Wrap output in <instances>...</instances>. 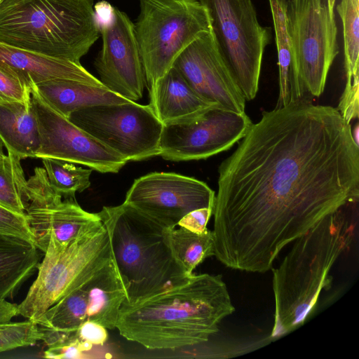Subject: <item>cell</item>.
<instances>
[{
  "mask_svg": "<svg viewBox=\"0 0 359 359\" xmlns=\"http://www.w3.org/2000/svg\"><path fill=\"white\" fill-rule=\"evenodd\" d=\"M40 257L32 241L0 233V299L18 292L37 270Z\"/></svg>",
  "mask_w": 359,
  "mask_h": 359,
  "instance_id": "22",
  "label": "cell"
},
{
  "mask_svg": "<svg viewBox=\"0 0 359 359\" xmlns=\"http://www.w3.org/2000/svg\"><path fill=\"white\" fill-rule=\"evenodd\" d=\"M213 213V209L203 208L191 211L184 215L177 226L194 233H202L207 229L208 222Z\"/></svg>",
  "mask_w": 359,
  "mask_h": 359,
  "instance_id": "31",
  "label": "cell"
},
{
  "mask_svg": "<svg viewBox=\"0 0 359 359\" xmlns=\"http://www.w3.org/2000/svg\"><path fill=\"white\" fill-rule=\"evenodd\" d=\"M4 146V143L1 140V139L0 138V156L4 154V151H3Z\"/></svg>",
  "mask_w": 359,
  "mask_h": 359,
  "instance_id": "36",
  "label": "cell"
},
{
  "mask_svg": "<svg viewBox=\"0 0 359 359\" xmlns=\"http://www.w3.org/2000/svg\"><path fill=\"white\" fill-rule=\"evenodd\" d=\"M100 33L101 49L93 62L99 80L126 99L140 100L147 83L134 23L126 13L111 7L108 18L100 21Z\"/></svg>",
  "mask_w": 359,
  "mask_h": 359,
  "instance_id": "14",
  "label": "cell"
},
{
  "mask_svg": "<svg viewBox=\"0 0 359 359\" xmlns=\"http://www.w3.org/2000/svg\"><path fill=\"white\" fill-rule=\"evenodd\" d=\"M215 200V191L204 182L175 172H154L134 181L124 202L173 229L191 211L213 209Z\"/></svg>",
  "mask_w": 359,
  "mask_h": 359,
  "instance_id": "13",
  "label": "cell"
},
{
  "mask_svg": "<svg viewBox=\"0 0 359 359\" xmlns=\"http://www.w3.org/2000/svg\"><path fill=\"white\" fill-rule=\"evenodd\" d=\"M337 11L342 24L346 85L337 109L350 122L359 115V0H340Z\"/></svg>",
  "mask_w": 359,
  "mask_h": 359,
  "instance_id": "19",
  "label": "cell"
},
{
  "mask_svg": "<svg viewBox=\"0 0 359 359\" xmlns=\"http://www.w3.org/2000/svg\"><path fill=\"white\" fill-rule=\"evenodd\" d=\"M21 158L11 153L0 156V205L15 212L25 215L27 180Z\"/></svg>",
  "mask_w": 359,
  "mask_h": 359,
  "instance_id": "25",
  "label": "cell"
},
{
  "mask_svg": "<svg viewBox=\"0 0 359 359\" xmlns=\"http://www.w3.org/2000/svg\"><path fill=\"white\" fill-rule=\"evenodd\" d=\"M336 0H327V6L330 11H334Z\"/></svg>",
  "mask_w": 359,
  "mask_h": 359,
  "instance_id": "35",
  "label": "cell"
},
{
  "mask_svg": "<svg viewBox=\"0 0 359 359\" xmlns=\"http://www.w3.org/2000/svg\"><path fill=\"white\" fill-rule=\"evenodd\" d=\"M31 99V89L14 74L0 67V102H25Z\"/></svg>",
  "mask_w": 359,
  "mask_h": 359,
  "instance_id": "28",
  "label": "cell"
},
{
  "mask_svg": "<svg viewBox=\"0 0 359 359\" xmlns=\"http://www.w3.org/2000/svg\"><path fill=\"white\" fill-rule=\"evenodd\" d=\"M0 138L8 153L21 159L36 157L40 134L31 99L25 102H0Z\"/></svg>",
  "mask_w": 359,
  "mask_h": 359,
  "instance_id": "21",
  "label": "cell"
},
{
  "mask_svg": "<svg viewBox=\"0 0 359 359\" xmlns=\"http://www.w3.org/2000/svg\"><path fill=\"white\" fill-rule=\"evenodd\" d=\"M234 311L221 275L193 273L185 283L139 302H123L116 328L148 349L175 350L206 342Z\"/></svg>",
  "mask_w": 359,
  "mask_h": 359,
  "instance_id": "2",
  "label": "cell"
},
{
  "mask_svg": "<svg viewBox=\"0 0 359 359\" xmlns=\"http://www.w3.org/2000/svg\"><path fill=\"white\" fill-rule=\"evenodd\" d=\"M358 133H359V127H358V125L356 124L355 127L353 128V130H352V135H353V137L355 142L357 144H358V137H359Z\"/></svg>",
  "mask_w": 359,
  "mask_h": 359,
  "instance_id": "34",
  "label": "cell"
},
{
  "mask_svg": "<svg viewBox=\"0 0 359 359\" xmlns=\"http://www.w3.org/2000/svg\"><path fill=\"white\" fill-rule=\"evenodd\" d=\"M173 67L205 100L224 109L245 113L246 100L219 51L212 30L186 48Z\"/></svg>",
  "mask_w": 359,
  "mask_h": 359,
  "instance_id": "15",
  "label": "cell"
},
{
  "mask_svg": "<svg viewBox=\"0 0 359 359\" xmlns=\"http://www.w3.org/2000/svg\"><path fill=\"white\" fill-rule=\"evenodd\" d=\"M31 101L40 134L35 158L62 159L102 173H116L128 163L55 111L32 88Z\"/></svg>",
  "mask_w": 359,
  "mask_h": 359,
  "instance_id": "11",
  "label": "cell"
},
{
  "mask_svg": "<svg viewBox=\"0 0 359 359\" xmlns=\"http://www.w3.org/2000/svg\"><path fill=\"white\" fill-rule=\"evenodd\" d=\"M268 1L275 29L279 71V95L276 107H282L306 99L297 84L292 67L287 16L289 0Z\"/></svg>",
  "mask_w": 359,
  "mask_h": 359,
  "instance_id": "23",
  "label": "cell"
},
{
  "mask_svg": "<svg viewBox=\"0 0 359 359\" xmlns=\"http://www.w3.org/2000/svg\"><path fill=\"white\" fill-rule=\"evenodd\" d=\"M43 336L39 325L29 319L0 325V352L33 346Z\"/></svg>",
  "mask_w": 359,
  "mask_h": 359,
  "instance_id": "27",
  "label": "cell"
},
{
  "mask_svg": "<svg viewBox=\"0 0 359 359\" xmlns=\"http://www.w3.org/2000/svg\"><path fill=\"white\" fill-rule=\"evenodd\" d=\"M100 36L93 0H0V43L81 63Z\"/></svg>",
  "mask_w": 359,
  "mask_h": 359,
  "instance_id": "5",
  "label": "cell"
},
{
  "mask_svg": "<svg viewBox=\"0 0 359 359\" xmlns=\"http://www.w3.org/2000/svg\"><path fill=\"white\" fill-rule=\"evenodd\" d=\"M169 241L173 255L188 276L206 258L215 255L212 231L194 233L182 227L170 229Z\"/></svg>",
  "mask_w": 359,
  "mask_h": 359,
  "instance_id": "24",
  "label": "cell"
},
{
  "mask_svg": "<svg viewBox=\"0 0 359 359\" xmlns=\"http://www.w3.org/2000/svg\"><path fill=\"white\" fill-rule=\"evenodd\" d=\"M149 90V105L163 126L187 123L222 108L198 95L174 67Z\"/></svg>",
  "mask_w": 359,
  "mask_h": 359,
  "instance_id": "18",
  "label": "cell"
},
{
  "mask_svg": "<svg viewBox=\"0 0 359 359\" xmlns=\"http://www.w3.org/2000/svg\"><path fill=\"white\" fill-rule=\"evenodd\" d=\"M199 1L208 12L223 60L245 100H253L271 29L259 24L252 0Z\"/></svg>",
  "mask_w": 359,
  "mask_h": 359,
  "instance_id": "8",
  "label": "cell"
},
{
  "mask_svg": "<svg viewBox=\"0 0 359 359\" xmlns=\"http://www.w3.org/2000/svg\"><path fill=\"white\" fill-rule=\"evenodd\" d=\"M43 165L52 189L62 197L74 198L90 186L93 170L75 165L74 163L53 158H42Z\"/></svg>",
  "mask_w": 359,
  "mask_h": 359,
  "instance_id": "26",
  "label": "cell"
},
{
  "mask_svg": "<svg viewBox=\"0 0 359 359\" xmlns=\"http://www.w3.org/2000/svg\"><path fill=\"white\" fill-rule=\"evenodd\" d=\"M135 33L148 88L172 67L192 42L211 31L199 0H139Z\"/></svg>",
  "mask_w": 359,
  "mask_h": 359,
  "instance_id": "7",
  "label": "cell"
},
{
  "mask_svg": "<svg viewBox=\"0 0 359 359\" xmlns=\"http://www.w3.org/2000/svg\"><path fill=\"white\" fill-rule=\"evenodd\" d=\"M358 202L327 216L293 241L291 250L272 269L275 301L270 338L302 325L313 312L323 290L330 287V271L357 234Z\"/></svg>",
  "mask_w": 359,
  "mask_h": 359,
  "instance_id": "3",
  "label": "cell"
},
{
  "mask_svg": "<svg viewBox=\"0 0 359 359\" xmlns=\"http://www.w3.org/2000/svg\"><path fill=\"white\" fill-rule=\"evenodd\" d=\"M97 214L109 235L123 302L135 304L188 280L190 276L173 255L170 229L126 202L104 206Z\"/></svg>",
  "mask_w": 359,
  "mask_h": 359,
  "instance_id": "4",
  "label": "cell"
},
{
  "mask_svg": "<svg viewBox=\"0 0 359 359\" xmlns=\"http://www.w3.org/2000/svg\"><path fill=\"white\" fill-rule=\"evenodd\" d=\"M128 162L159 155L163 123L149 104L130 101L86 107L68 118Z\"/></svg>",
  "mask_w": 359,
  "mask_h": 359,
  "instance_id": "10",
  "label": "cell"
},
{
  "mask_svg": "<svg viewBox=\"0 0 359 359\" xmlns=\"http://www.w3.org/2000/svg\"><path fill=\"white\" fill-rule=\"evenodd\" d=\"M93 345L78 338L62 344L48 347L43 357L46 358H80Z\"/></svg>",
  "mask_w": 359,
  "mask_h": 359,
  "instance_id": "30",
  "label": "cell"
},
{
  "mask_svg": "<svg viewBox=\"0 0 359 359\" xmlns=\"http://www.w3.org/2000/svg\"><path fill=\"white\" fill-rule=\"evenodd\" d=\"M18 314L36 321L61 299L113 260L109 235L101 218L92 222L67 245L48 248Z\"/></svg>",
  "mask_w": 359,
  "mask_h": 359,
  "instance_id": "6",
  "label": "cell"
},
{
  "mask_svg": "<svg viewBox=\"0 0 359 359\" xmlns=\"http://www.w3.org/2000/svg\"><path fill=\"white\" fill-rule=\"evenodd\" d=\"M220 164L215 255L265 273L285 247L358 202L359 144L336 107L301 100L262 112Z\"/></svg>",
  "mask_w": 359,
  "mask_h": 359,
  "instance_id": "1",
  "label": "cell"
},
{
  "mask_svg": "<svg viewBox=\"0 0 359 359\" xmlns=\"http://www.w3.org/2000/svg\"><path fill=\"white\" fill-rule=\"evenodd\" d=\"M252 124L245 112L211 109L191 121L163 126L158 156L171 161L206 159L229 149Z\"/></svg>",
  "mask_w": 359,
  "mask_h": 359,
  "instance_id": "12",
  "label": "cell"
},
{
  "mask_svg": "<svg viewBox=\"0 0 359 359\" xmlns=\"http://www.w3.org/2000/svg\"><path fill=\"white\" fill-rule=\"evenodd\" d=\"M32 88L52 108L67 118L73 112L86 107L131 101L104 86L76 81L53 80L36 84Z\"/></svg>",
  "mask_w": 359,
  "mask_h": 359,
  "instance_id": "20",
  "label": "cell"
},
{
  "mask_svg": "<svg viewBox=\"0 0 359 359\" xmlns=\"http://www.w3.org/2000/svg\"><path fill=\"white\" fill-rule=\"evenodd\" d=\"M0 233L24 238L34 243L33 235L26 215L15 212L1 205Z\"/></svg>",
  "mask_w": 359,
  "mask_h": 359,
  "instance_id": "29",
  "label": "cell"
},
{
  "mask_svg": "<svg viewBox=\"0 0 359 359\" xmlns=\"http://www.w3.org/2000/svg\"><path fill=\"white\" fill-rule=\"evenodd\" d=\"M287 16L294 76L310 100L323 93L339 53L334 13L327 0H289Z\"/></svg>",
  "mask_w": 359,
  "mask_h": 359,
  "instance_id": "9",
  "label": "cell"
},
{
  "mask_svg": "<svg viewBox=\"0 0 359 359\" xmlns=\"http://www.w3.org/2000/svg\"><path fill=\"white\" fill-rule=\"evenodd\" d=\"M18 315V304L0 299V325L11 323Z\"/></svg>",
  "mask_w": 359,
  "mask_h": 359,
  "instance_id": "33",
  "label": "cell"
},
{
  "mask_svg": "<svg viewBox=\"0 0 359 359\" xmlns=\"http://www.w3.org/2000/svg\"><path fill=\"white\" fill-rule=\"evenodd\" d=\"M76 337L93 346H102L106 342L108 333L107 328L102 325L93 321H86L78 328Z\"/></svg>",
  "mask_w": 359,
  "mask_h": 359,
  "instance_id": "32",
  "label": "cell"
},
{
  "mask_svg": "<svg viewBox=\"0 0 359 359\" xmlns=\"http://www.w3.org/2000/svg\"><path fill=\"white\" fill-rule=\"evenodd\" d=\"M125 299V290L112 260L61 299L59 304L62 318L73 331L86 321L114 330Z\"/></svg>",
  "mask_w": 359,
  "mask_h": 359,
  "instance_id": "16",
  "label": "cell"
},
{
  "mask_svg": "<svg viewBox=\"0 0 359 359\" xmlns=\"http://www.w3.org/2000/svg\"><path fill=\"white\" fill-rule=\"evenodd\" d=\"M0 67L14 74L30 89L36 84L53 80H71L104 86L81 63L20 49L1 43Z\"/></svg>",
  "mask_w": 359,
  "mask_h": 359,
  "instance_id": "17",
  "label": "cell"
}]
</instances>
